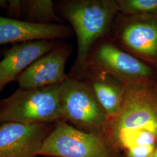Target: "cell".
Here are the masks:
<instances>
[{
	"label": "cell",
	"mask_w": 157,
	"mask_h": 157,
	"mask_svg": "<svg viewBox=\"0 0 157 157\" xmlns=\"http://www.w3.org/2000/svg\"><path fill=\"white\" fill-rule=\"evenodd\" d=\"M60 90L61 84L30 89L19 88L0 100V124H52L62 121Z\"/></svg>",
	"instance_id": "3957f363"
},
{
	"label": "cell",
	"mask_w": 157,
	"mask_h": 157,
	"mask_svg": "<svg viewBox=\"0 0 157 157\" xmlns=\"http://www.w3.org/2000/svg\"><path fill=\"white\" fill-rule=\"evenodd\" d=\"M86 73L108 75L125 86L151 80L154 76L149 65L107 40L98 42L92 48L82 75Z\"/></svg>",
	"instance_id": "8992f818"
},
{
	"label": "cell",
	"mask_w": 157,
	"mask_h": 157,
	"mask_svg": "<svg viewBox=\"0 0 157 157\" xmlns=\"http://www.w3.org/2000/svg\"><path fill=\"white\" fill-rule=\"evenodd\" d=\"M124 17H157V0H116Z\"/></svg>",
	"instance_id": "5bb4252c"
},
{
	"label": "cell",
	"mask_w": 157,
	"mask_h": 157,
	"mask_svg": "<svg viewBox=\"0 0 157 157\" xmlns=\"http://www.w3.org/2000/svg\"><path fill=\"white\" fill-rule=\"evenodd\" d=\"M104 135L124 157H152L157 147V84L126 86L119 111L108 119Z\"/></svg>",
	"instance_id": "6da1fadb"
},
{
	"label": "cell",
	"mask_w": 157,
	"mask_h": 157,
	"mask_svg": "<svg viewBox=\"0 0 157 157\" xmlns=\"http://www.w3.org/2000/svg\"><path fill=\"white\" fill-rule=\"evenodd\" d=\"M86 74L87 77V83L108 119L115 117L122 107L126 86L108 75Z\"/></svg>",
	"instance_id": "7c38bea8"
},
{
	"label": "cell",
	"mask_w": 157,
	"mask_h": 157,
	"mask_svg": "<svg viewBox=\"0 0 157 157\" xmlns=\"http://www.w3.org/2000/svg\"><path fill=\"white\" fill-rule=\"evenodd\" d=\"M56 40H37L13 44L0 61V85L17 80L19 75L40 58L53 50Z\"/></svg>",
	"instance_id": "8fae6325"
},
{
	"label": "cell",
	"mask_w": 157,
	"mask_h": 157,
	"mask_svg": "<svg viewBox=\"0 0 157 157\" xmlns=\"http://www.w3.org/2000/svg\"><path fill=\"white\" fill-rule=\"evenodd\" d=\"M72 29L62 24H37L0 16V45L37 40L65 39Z\"/></svg>",
	"instance_id": "30bf717a"
},
{
	"label": "cell",
	"mask_w": 157,
	"mask_h": 157,
	"mask_svg": "<svg viewBox=\"0 0 157 157\" xmlns=\"http://www.w3.org/2000/svg\"><path fill=\"white\" fill-rule=\"evenodd\" d=\"M152 157H157V147L156 149H155V151L154 152V154H153Z\"/></svg>",
	"instance_id": "e0dca14e"
},
{
	"label": "cell",
	"mask_w": 157,
	"mask_h": 157,
	"mask_svg": "<svg viewBox=\"0 0 157 157\" xmlns=\"http://www.w3.org/2000/svg\"><path fill=\"white\" fill-rule=\"evenodd\" d=\"M10 18L21 20L23 17L22 2L19 0L8 1V8L6 10Z\"/></svg>",
	"instance_id": "9a60e30c"
},
{
	"label": "cell",
	"mask_w": 157,
	"mask_h": 157,
	"mask_svg": "<svg viewBox=\"0 0 157 157\" xmlns=\"http://www.w3.org/2000/svg\"><path fill=\"white\" fill-rule=\"evenodd\" d=\"M104 134L84 132L62 120L54 125L40 149L39 157H118Z\"/></svg>",
	"instance_id": "5b68a950"
},
{
	"label": "cell",
	"mask_w": 157,
	"mask_h": 157,
	"mask_svg": "<svg viewBox=\"0 0 157 157\" xmlns=\"http://www.w3.org/2000/svg\"><path fill=\"white\" fill-rule=\"evenodd\" d=\"M23 17L25 21L37 24H61L51 0H23Z\"/></svg>",
	"instance_id": "4fadbf2b"
},
{
	"label": "cell",
	"mask_w": 157,
	"mask_h": 157,
	"mask_svg": "<svg viewBox=\"0 0 157 157\" xmlns=\"http://www.w3.org/2000/svg\"><path fill=\"white\" fill-rule=\"evenodd\" d=\"M62 17L76 34L78 51L75 74L82 75L90 52L110 32L119 13L116 0H68L61 3Z\"/></svg>",
	"instance_id": "7a4b0ae2"
},
{
	"label": "cell",
	"mask_w": 157,
	"mask_h": 157,
	"mask_svg": "<svg viewBox=\"0 0 157 157\" xmlns=\"http://www.w3.org/2000/svg\"><path fill=\"white\" fill-rule=\"evenodd\" d=\"M3 88H4V87L0 85V92H1V90H2V89H3Z\"/></svg>",
	"instance_id": "ac0fdd59"
},
{
	"label": "cell",
	"mask_w": 157,
	"mask_h": 157,
	"mask_svg": "<svg viewBox=\"0 0 157 157\" xmlns=\"http://www.w3.org/2000/svg\"><path fill=\"white\" fill-rule=\"evenodd\" d=\"M121 17L115 44L147 64L157 66V17Z\"/></svg>",
	"instance_id": "52a82bcc"
},
{
	"label": "cell",
	"mask_w": 157,
	"mask_h": 157,
	"mask_svg": "<svg viewBox=\"0 0 157 157\" xmlns=\"http://www.w3.org/2000/svg\"><path fill=\"white\" fill-rule=\"evenodd\" d=\"M71 48L67 44H58L33 63L17 78L21 89H30L59 85L67 78L65 67Z\"/></svg>",
	"instance_id": "9c48e42d"
},
{
	"label": "cell",
	"mask_w": 157,
	"mask_h": 157,
	"mask_svg": "<svg viewBox=\"0 0 157 157\" xmlns=\"http://www.w3.org/2000/svg\"><path fill=\"white\" fill-rule=\"evenodd\" d=\"M52 124H0V157H37Z\"/></svg>",
	"instance_id": "ba28073f"
},
{
	"label": "cell",
	"mask_w": 157,
	"mask_h": 157,
	"mask_svg": "<svg viewBox=\"0 0 157 157\" xmlns=\"http://www.w3.org/2000/svg\"><path fill=\"white\" fill-rule=\"evenodd\" d=\"M0 8L7 10L8 8V1L0 0Z\"/></svg>",
	"instance_id": "2e32d148"
},
{
	"label": "cell",
	"mask_w": 157,
	"mask_h": 157,
	"mask_svg": "<svg viewBox=\"0 0 157 157\" xmlns=\"http://www.w3.org/2000/svg\"><path fill=\"white\" fill-rule=\"evenodd\" d=\"M62 119L84 132L104 134L108 117L86 82L68 76L61 84Z\"/></svg>",
	"instance_id": "277c9868"
}]
</instances>
